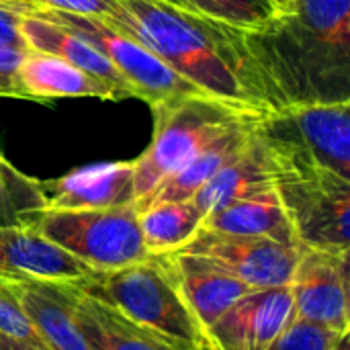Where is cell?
Instances as JSON below:
<instances>
[{"mask_svg":"<svg viewBox=\"0 0 350 350\" xmlns=\"http://www.w3.org/2000/svg\"><path fill=\"white\" fill-rule=\"evenodd\" d=\"M185 8L230 25L234 29L252 31L269 23L279 12L277 0H180Z\"/></svg>","mask_w":350,"mask_h":350,"instance_id":"24","label":"cell"},{"mask_svg":"<svg viewBox=\"0 0 350 350\" xmlns=\"http://www.w3.org/2000/svg\"><path fill=\"white\" fill-rule=\"evenodd\" d=\"M273 170L275 166L271 150L254 127L246 148L238 152L226 166H221L215 176L193 195L191 201L207 215L232 201L273 189Z\"/></svg>","mask_w":350,"mask_h":350,"instance_id":"17","label":"cell"},{"mask_svg":"<svg viewBox=\"0 0 350 350\" xmlns=\"http://www.w3.org/2000/svg\"><path fill=\"white\" fill-rule=\"evenodd\" d=\"M0 289L23 310L35 332L51 350H94L80 332L55 281H41L0 269Z\"/></svg>","mask_w":350,"mask_h":350,"instance_id":"13","label":"cell"},{"mask_svg":"<svg viewBox=\"0 0 350 350\" xmlns=\"http://www.w3.org/2000/svg\"><path fill=\"white\" fill-rule=\"evenodd\" d=\"M74 283L84 293L109 304L129 320L158 334L211 350L205 328L183 301L158 256H148L123 269L92 273Z\"/></svg>","mask_w":350,"mask_h":350,"instance_id":"4","label":"cell"},{"mask_svg":"<svg viewBox=\"0 0 350 350\" xmlns=\"http://www.w3.org/2000/svg\"><path fill=\"white\" fill-rule=\"evenodd\" d=\"M201 228L209 232H217V234L269 238L273 242L299 246L295 232L275 193V187L269 191L232 201L207 213Z\"/></svg>","mask_w":350,"mask_h":350,"instance_id":"21","label":"cell"},{"mask_svg":"<svg viewBox=\"0 0 350 350\" xmlns=\"http://www.w3.org/2000/svg\"><path fill=\"white\" fill-rule=\"evenodd\" d=\"M256 129L271 152L350 178V100L291 103L262 115Z\"/></svg>","mask_w":350,"mask_h":350,"instance_id":"7","label":"cell"},{"mask_svg":"<svg viewBox=\"0 0 350 350\" xmlns=\"http://www.w3.org/2000/svg\"><path fill=\"white\" fill-rule=\"evenodd\" d=\"M242 39L269 113L291 103L350 100V0H285Z\"/></svg>","mask_w":350,"mask_h":350,"instance_id":"1","label":"cell"},{"mask_svg":"<svg viewBox=\"0 0 350 350\" xmlns=\"http://www.w3.org/2000/svg\"><path fill=\"white\" fill-rule=\"evenodd\" d=\"M0 334L16 336V338H23L31 345H37L41 349L51 350L43 342V338L35 332V328L27 320L23 310L2 289H0Z\"/></svg>","mask_w":350,"mask_h":350,"instance_id":"27","label":"cell"},{"mask_svg":"<svg viewBox=\"0 0 350 350\" xmlns=\"http://www.w3.org/2000/svg\"><path fill=\"white\" fill-rule=\"evenodd\" d=\"M115 29L133 35L176 74L226 103L267 115L269 107L244 47L242 29L170 0H119Z\"/></svg>","mask_w":350,"mask_h":350,"instance_id":"2","label":"cell"},{"mask_svg":"<svg viewBox=\"0 0 350 350\" xmlns=\"http://www.w3.org/2000/svg\"><path fill=\"white\" fill-rule=\"evenodd\" d=\"M340 334L293 316L267 350H332Z\"/></svg>","mask_w":350,"mask_h":350,"instance_id":"25","label":"cell"},{"mask_svg":"<svg viewBox=\"0 0 350 350\" xmlns=\"http://www.w3.org/2000/svg\"><path fill=\"white\" fill-rule=\"evenodd\" d=\"M260 117L244 119L232 127H228L219 137H215L209 146H205L197 156H193L178 172H174L168 180H164L156 191H152L146 199L135 203V209L142 211L154 203L166 201H187L215 176V172L226 166L238 152L246 148L250 142L254 127Z\"/></svg>","mask_w":350,"mask_h":350,"instance_id":"20","label":"cell"},{"mask_svg":"<svg viewBox=\"0 0 350 350\" xmlns=\"http://www.w3.org/2000/svg\"><path fill=\"white\" fill-rule=\"evenodd\" d=\"M293 318L289 285L252 289L205 332L211 350H267Z\"/></svg>","mask_w":350,"mask_h":350,"instance_id":"11","label":"cell"},{"mask_svg":"<svg viewBox=\"0 0 350 350\" xmlns=\"http://www.w3.org/2000/svg\"><path fill=\"white\" fill-rule=\"evenodd\" d=\"M178 252L205 258L250 289H271L291 283L301 246H289L269 238L217 234L201 228Z\"/></svg>","mask_w":350,"mask_h":350,"instance_id":"9","label":"cell"},{"mask_svg":"<svg viewBox=\"0 0 350 350\" xmlns=\"http://www.w3.org/2000/svg\"><path fill=\"white\" fill-rule=\"evenodd\" d=\"M27 51L12 49L0 45V96L18 98V84H16V68Z\"/></svg>","mask_w":350,"mask_h":350,"instance_id":"29","label":"cell"},{"mask_svg":"<svg viewBox=\"0 0 350 350\" xmlns=\"http://www.w3.org/2000/svg\"><path fill=\"white\" fill-rule=\"evenodd\" d=\"M29 10V6H16L0 2V45L29 51L23 33H21V18Z\"/></svg>","mask_w":350,"mask_h":350,"instance_id":"28","label":"cell"},{"mask_svg":"<svg viewBox=\"0 0 350 350\" xmlns=\"http://www.w3.org/2000/svg\"><path fill=\"white\" fill-rule=\"evenodd\" d=\"M18 98L53 100V98H103L123 100V94L72 66L70 62L43 51H27L16 68Z\"/></svg>","mask_w":350,"mask_h":350,"instance_id":"16","label":"cell"},{"mask_svg":"<svg viewBox=\"0 0 350 350\" xmlns=\"http://www.w3.org/2000/svg\"><path fill=\"white\" fill-rule=\"evenodd\" d=\"M31 2L37 8H51L62 12L94 16L111 27L119 25L125 14L119 0H31Z\"/></svg>","mask_w":350,"mask_h":350,"instance_id":"26","label":"cell"},{"mask_svg":"<svg viewBox=\"0 0 350 350\" xmlns=\"http://www.w3.org/2000/svg\"><path fill=\"white\" fill-rule=\"evenodd\" d=\"M21 33L31 51H43L49 55H57L72 66L88 72L100 82L117 88L123 98H137L127 80L115 70V66L84 37L43 18L33 12H25L21 18Z\"/></svg>","mask_w":350,"mask_h":350,"instance_id":"19","label":"cell"},{"mask_svg":"<svg viewBox=\"0 0 350 350\" xmlns=\"http://www.w3.org/2000/svg\"><path fill=\"white\" fill-rule=\"evenodd\" d=\"M31 228L94 273L123 269L150 256L135 203L109 209H45Z\"/></svg>","mask_w":350,"mask_h":350,"instance_id":"6","label":"cell"},{"mask_svg":"<svg viewBox=\"0 0 350 350\" xmlns=\"http://www.w3.org/2000/svg\"><path fill=\"white\" fill-rule=\"evenodd\" d=\"M154 115L152 142L133 160L135 203L178 172L193 156L219 137L228 127L262 117V113L226 103L215 96L172 98L150 105Z\"/></svg>","mask_w":350,"mask_h":350,"instance_id":"3","label":"cell"},{"mask_svg":"<svg viewBox=\"0 0 350 350\" xmlns=\"http://www.w3.org/2000/svg\"><path fill=\"white\" fill-rule=\"evenodd\" d=\"M170 2H174V4H180V6H183V2H180V0H170Z\"/></svg>","mask_w":350,"mask_h":350,"instance_id":"33","label":"cell"},{"mask_svg":"<svg viewBox=\"0 0 350 350\" xmlns=\"http://www.w3.org/2000/svg\"><path fill=\"white\" fill-rule=\"evenodd\" d=\"M139 213V228L150 256L183 248L199 230L205 213L191 201L154 203Z\"/></svg>","mask_w":350,"mask_h":350,"instance_id":"22","label":"cell"},{"mask_svg":"<svg viewBox=\"0 0 350 350\" xmlns=\"http://www.w3.org/2000/svg\"><path fill=\"white\" fill-rule=\"evenodd\" d=\"M43 211L41 183L16 170L0 152V228H31Z\"/></svg>","mask_w":350,"mask_h":350,"instance_id":"23","label":"cell"},{"mask_svg":"<svg viewBox=\"0 0 350 350\" xmlns=\"http://www.w3.org/2000/svg\"><path fill=\"white\" fill-rule=\"evenodd\" d=\"M277 2H279V6H283V2H285V0H277Z\"/></svg>","mask_w":350,"mask_h":350,"instance_id":"34","label":"cell"},{"mask_svg":"<svg viewBox=\"0 0 350 350\" xmlns=\"http://www.w3.org/2000/svg\"><path fill=\"white\" fill-rule=\"evenodd\" d=\"M349 254L301 246L289 283L295 318L349 332Z\"/></svg>","mask_w":350,"mask_h":350,"instance_id":"10","label":"cell"},{"mask_svg":"<svg viewBox=\"0 0 350 350\" xmlns=\"http://www.w3.org/2000/svg\"><path fill=\"white\" fill-rule=\"evenodd\" d=\"M0 350H47L37 347V345H31L23 338H16V336H8V334H0Z\"/></svg>","mask_w":350,"mask_h":350,"instance_id":"30","label":"cell"},{"mask_svg":"<svg viewBox=\"0 0 350 350\" xmlns=\"http://www.w3.org/2000/svg\"><path fill=\"white\" fill-rule=\"evenodd\" d=\"M45 209H109L135 203V166L105 162L76 168L55 180L41 183Z\"/></svg>","mask_w":350,"mask_h":350,"instance_id":"14","label":"cell"},{"mask_svg":"<svg viewBox=\"0 0 350 350\" xmlns=\"http://www.w3.org/2000/svg\"><path fill=\"white\" fill-rule=\"evenodd\" d=\"M29 12L43 16L90 41L127 80L135 96L148 105L160 100H172V98L211 96L203 92L199 86H195L193 82H189L187 78H183L180 74H176L133 35L119 31L100 18L51 10V8H37V6L29 8Z\"/></svg>","mask_w":350,"mask_h":350,"instance_id":"8","label":"cell"},{"mask_svg":"<svg viewBox=\"0 0 350 350\" xmlns=\"http://www.w3.org/2000/svg\"><path fill=\"white\" fill-rule=\"evenodd\" d=\"M74 320L94 350H207L158 334L109 304L84 293L74 281H55Z\"/></svg>","mask_w":350,"mask_h":350,"instance_id":"12","label":"cell"},{"mask_svg":"<svg viewBox=\"0 0 350 350\" xmlns=\"http://www.w3.org/2000/svg\"><path fill=\"white\" fill-rule=\"evenodd\" d=\"M271 156L275 193L299 246L350 252V178L306 160Z\"/></svg>","mask_w":350,"mask_h":350,"instance_id":"5","label":"cell"},{"mask_svg":"<svg viewBox=\"0 0 350 350\" xmlns=\"http://www.w3.org/2000/svg\"><path fill=\"white\" fill-rule=\"evenodd\" d=\"M332 350H350V330L349 332H342L338 336V340H336V345H334Z\"/></svg>","mask_w":350,"mask_h":350,"instance_id":"31","label":"cell"},{"mask_svg":"<svg viewBox=\"0 0 350 350\" xmlns=\"http://www.w3.org/2000/svg\"><path fill=\"white\" fill-rule=\"evenodd\" d=\"M0 2H6V4H16V6H29V8H35L31 0H0Z\"/></svg>","mask_w":350,"mask_h":350,"instance_id":"32","label":"cell"},{"mask_svg":"<svg viewBox=\"0 0 350 350\" xmlns=\"http://www.w3.org/2000/svg\"><path fill=\"white\" fill-rule=\"evenodd\" d=\"M0 269L41 281H82L94 271L35 228H0Z\"/></svg>","mask_w":350,"mask_h":350,"instance_id":"18","label":"cell"},{"mask_svg":"<svg viewBox=\"0 0 350 350\" xmlns=\"http://www.w3.org/2000/svg\"><path fill=\"white\" fill-rule=\"evenodd\" d=\"M176 291L180 293L187 308L193 312L197 322L207 330L232 304L244 297L250 287L238 279L221 273L201 256L187 252L156 254ZM207 334V332H205Z\"/></svg>","mask_w":350,"mask_h":350,"instance_id":"15","label":"cell"}]
</instances>
